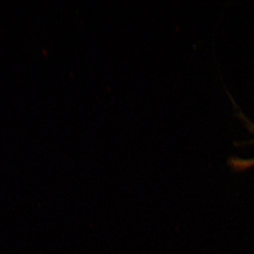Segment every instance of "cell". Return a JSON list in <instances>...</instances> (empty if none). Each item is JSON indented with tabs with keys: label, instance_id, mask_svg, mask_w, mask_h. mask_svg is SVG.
Wrapping results in <instances>:
<instances>
[{
	"label": "cell",
	"instance_id": "6da1fadb",
	"mask_svg": "<svg viewBox=\"0 0 254 254\" xmlns=\"http://www.w3.org/2000/svg\"><path fill=\"white\" fill-rule=\"evenodd\" d=\"M246 122H247V125L249 126V128H250V129L251 131L253 132L254 133V125L253 124H252L250 123V122H249L248 120H245Z\"/></svg>",
	"mask_w": 254,
	"mask_h": 254
}]
</instances>
